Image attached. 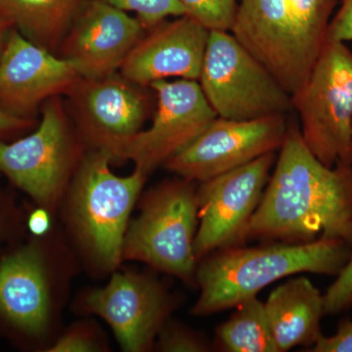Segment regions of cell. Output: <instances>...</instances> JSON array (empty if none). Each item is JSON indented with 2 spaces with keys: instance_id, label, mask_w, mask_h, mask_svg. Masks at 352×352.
Masks as SVG:
<instances>
[{
  "instance_id": "obj_12",
  "label": "cell",
  "mask_w": 352,
  "mask_h": 352,
  "mask_svg": "<svg viewBox=\"0 0 352 352\" xmlns=\"http://www.w3.org/2000/svg\"><path fill=\"white\" fill-rule=\"evenodd\" d=\"M120 74L82 78L68 94L83 142L107 153L112 163L147 117V95Z\"/></svg>"
},
{
  "instance_id": "obj_27",
  "label": "cell",
  "mask_w": 352,
  "mask_h": 352,
  "mask_svg": "<svg viewBox=\"0 0 352 352\" xmlns=\"http://www.w3.org/2000/svg\"><path fill=\"white\" fill-rule=\"evenodd\" d=\"M310 351L352 352V321H342L332 337H325L321 333Z\"/></svg>"
},
{
  "instance_id": "obj_20",
  "label": "cell",
  "mask_w": 352,
  "mask_h": 352,
  "mask_svg": "<svg viewBox=\"0 0 352 352\" xmlns=\"http://www.w3.org/2000/svg\"><path fill=\"white\" fill-rule=\"evenodd\" d=\"M336 4L337 0H288L296 58L305 80L327 43Z\"/></svg>"
},
{
  "instance_id": "obj_4",
  "label": "cell",
  "mask_w": 352,
  "mask_h": 352,
  "mask_svg": "<svg viewBox=\"0 0 352 352\" xmlns=\"http://www.w3.org/2000/svg\"><path fill=\"white\" fill-rule=\"evenodd\" d=\"M199 226L198 193L193 182L157 185L141 201L122 245V261H141L186 283H196L194 242Z\"/></svg>"
},
{
  "instance_id": "obj_30",
  "label": "cell",
  "mask_w": 352,
  "mask_h": 352,
  "mask_svg": "<svg viewBox=\"0 0 352 352\" xmlns=\"http://www.w3.org/2000/svg\"><path fill=\"white\" fill-rule=\"evenodd\" d=\"M30 231L36 237H43L50 231L51 222L50 214L43 208L39 207L38 210L32 212L29 217Z\"/></svg>"
},
{
  "instance_id": "obj_21",
  "label": "cell",
  "mask_w": 352,
  "mask_h": 352,
  "mask_svg": "<svg viewBox=\"0 0 352 352\" xmlns=\"http://www.w3.org/2000/svg\"><path fill=\"white\" fill-rule=\"evenodd\" d=\"M217 329V338L229 352H278L264 302L252 296L238 305Z\"/></svg>"
},
{
  "instance_id": "obj_11",
  "label": "cell",
  "mask_w": 352,
  "mask_h": 352,
  "mask_svg": "<svg viewBox=\"0 0 352 352\" xmlns=\"http://www.w3.org/2000/svg\"><path fill=\"white\" fill-rule=\"evenodd\" d=\"M288 127L283 115L252 120L217 117L164 166L189 182H208L275 153L283 144Z\"/></svg>"
},
{
  "instance_id": "obj_6",
  "label": "cell",
  "mask_w": 352,
  "mask_h": 352,
  "mask_svg": "<svg viewBox=\"0 0 352 352\" xmlns=\"http://www.w3.org/2000/svg\"><path fill=\"white\" fill-rule=\"evenodd\" d=\"M291 101L308 150L329 168L352 164V51L346 43L327 38Z\"/></svg>"
},
{
  "instance_id": "obj_22",
  "label": "cell",
  "mask_w": 352,
  "mask_h": 352,
  "mask_svg": "<svg viewBox=\"0 0 352 352\" xmlns=\"http://www.w3.org/2000/svg\"><path fill=\"white\" fill-rule=\"evenodd\" d=\"M186 16L208 31L230 32L239 2L238 0H179Z\"/></svg>"
},
{
  "instance_id": "obj_24",
  "label": "cell",
  "mask_w": 352,
  "mask_h": 352,
  "mask_svg": "<svg viewBox=\"0 0 352 352\" xmlns=\"http://www.w3.org/2000/svg\"><path fill=\"white\" fill-rule=\"evenodd\" d=\"M155 346L164 352H207L212 346L203 333L182 325L170 318L164 324L157 337Z\"/></svg>"
},
{
  "instance_id": "obj_3",
  "label": "cell",
  "mask_w": 352,
  "mask_h": 352,
  "mask_svg": "<svg viewBox=\"0 0 352 352\" xmlns=\"http://www.w3.org/2000/svg\"><path fill=\"white\" fill-rule=\"evenodd\" d=\"M111 164L107 153L94 150L85 155L60 206L76 247L100 274L113 272L122 263L129 217L148 177L138 168L131 175H116Z\"/></svg>"
},
{
  "instance_id": "obj_19",
  "label": "cell",
  "mask_w": 352,
  "mask_h": 352,
  "mask_svg": "<svg viewBox=\"0 0 352 352\" xmlns=\"http://www.w3.org/2000/svg\"><path fill=\"white\" fill-rule=\"evenodd\" d=\"M83 0H0V19L41 47H60Z\"/></svg>"
},
{
  "instance_id": "obj_16",
  "label": "cell",
  "mask_w": 352,
  "mask_h": 352,
  "mask_svg": "<svg viewBox=\"0 0 352 352\" xmlns=\"http://www.w3.org/2000/svg\"><path fill=\"white\" fill-rule=\"evenodd\" d=\"M45 254L41 245L32 243L0 259V315L32 338L45 336L54 314Z\"/></svg>"
},
{
  "instance_id": "obj_10",
  "label": "cell",
  "mask_w": 352,
  "mask_h": 352,
  "mask_svg": "<svg viewBox=\"0 0 352 352\" xmlns=\"http://www.w3.org/2000/svg\"><path fill=\"white\" fill-rule=\"evenodd\" d=\"M274 153L201 182L197 190L199 226L194 252L201 261L217 250L242 244L263 195Z\"/></svg>"
},
{
  "instance_id": "obj_2",
  "label": "cell",
  "mask_w": 352,
  "mask_h": 352,
  "mask_svg": "<svg viewBox=\"0 0 352 352\" xmlns=\"http://www.w3.org/2000/svg\"><path fill=\"white\" fill-rule=\"evenodd\" d=\"M349 243L321 238L305 244L281 243L258 248H226L197 266L200 296L192 314H217L258 296L282 278L302 272L338 275L351 256Z\"/></svg>"
},
{
  "instance_id": "obj_25",
  "label": "cell",
  "mask_w": 352,
  "mask_h": 352,
  "mask_svg": "<svg viewBox=\"0 0 352 352\" xmlns=\"http://www.w3.org/2000/svg\"><path fill=\"white\" fill-rule=\"evenodd\" d=\"M105 349L100 337L87 324H78L69 329L47 349L50 352L102 351Z\"/></svg>"
},
{
  "instance_id": "obj_23",
  "label": "cell",
  "mask_w": 352,
  "mask_h": 352,
  "mask_svg": "<svg viewBox=\"0 0 352 352\" xmlns=\"http://www.w3.org/2000/svg\"><path fill=\"white\" fill-rule=\"evenodd\" d=\"M124 12H133L146 30L156 27L168 17L186 15L179 0H101Z\"/></svg>"
},
{
  "instance_id": "obj_29",
  "label": "cell",
  "mask_w": 352,
  "mask_h": 352,
  "mask_svg": "<svg viewBox=\"0 0 352 352\" xmlns=\"http://www.w3.org/2000/svg\"><path fill=\"white\" fill-rule=\"evenodd\" d=\"M34 119L18 117L0 109V140L34 126Z\"/></svg>"
},
{
  "instance_id": "obj_14",
  "label": "cell",
  "mask_w": 352,
  "mask_h": 352,
  "mask_svg": "<svg viewBox=\"0 0 352 352\" xmlns=\"http://www.w3.org/2000/svg\"><path fill=\"white\" fill-rule=\"evenodd\" d=\"M145 31L127 12L101 0H83L60 45L61 57L82 78H105L120 71Z\"/></svg>"
},
{
  "instance_id": "obj_31",
  "label": "cell",
  "mask_w": 352,
  "mask_h": 352,
  "mask_svg": "<svg viewBox=\"0 0 352 352\" xmlns=\"http://www.w3.org/2000/svg\"><path fill=\"white\" fill-rule=\"evenodd\" d=\"M11 28L0 19V56H1L2 51H3L4 45H6V41L7 36H8L9 30Z\"/></svg>"
},
{
  "instance_id": "obj_26",
  "label": "cell",
  "mask_w": 352,
  "mask_h": 352,
  "mask_svg": "<svg viewBox=\"0 0 352 352\" xmlns=\"http://www.w3.org/2000/svg\"><path fill=\"white\" fill-rule=\"evenodd\" d=\"M324 298L325 314L344 311L352 305V252L337 280L329 287Z\"/></svg>"
},
{
  "instance_id": "obj_7",
  "label": "cell",
  "mask_w": 352,
  "mask_h": 352,
  "mask_svg": "<svg viewBox=\"0 0 352 352\" xmlns=\"http://www.w3.org/2000/svg\"><path fill=\"white\" fill-rule=\"evenodd\" d=\"M199 80L222 119L286 116L293 109L291 95L230 32H210Z\"/></svg>"
},
{
  "instance_id": "obj_9",
  "label": "cell",
  "mask_w": 352,
  "mask_h": 352,
  "mask_svg": "<svg viewBox=\"0 0 352 352\" xmlns=\"http://www.w3.org/2000/svg\"><path fill=\"white\" fill-rule=\"evenodd\" d=\"M173 308L175 300L156 278L134 271L113 272L105 287L87 292L78 307L107 322L127 352L150 351Z\"/></svg>"
},
{
  "instance_id": "obj_5",
  "label": "cell",
  "mask_w": 352,
  "mask_h": 352,
  "mask_svg": "<svg viewBox=\"0 0 352 352\" xmlns=\"http://www.w3.org/2000/svg\"><path fill=\"white\" fill-rule=\"evenodd\" d=\"M82 141L59 96L53 97L43 104L36 131L14 142L0 140V173L53 214L85 157Z\"/></svg>"
},
{
  "instance_id": "obj_18",
  "label": "cell",
  "mask_w": 352,
  "mask_h": 352,
  "mask_svg": "<svg viewBox=\"0 0 352 352\" xmlns=\"http://www.w3.org/2000/svg\"><path fill=\"white\" fill-rule=\"evenodd\" d=\"M264 307L278 352L314 346L321 335L324 298L307 278H293L277 287Z\"/></svg>"
},
{
  "instance_id": "obj_28",
  "label": "cell",
  "mask_w": 352,
  "mask_h": 352,
  "mask_svg": "<svg viewBox=\"0 0 352 352\" xmlns=\"http://www.w3.org/2000/svg\"><path fill=\"white\" fill-rule=\"evenodd\" d=\"M328 38L333 41H352V0H342L340 10L331 20Z\"/></svg>"
},
{
  "instance_id": "obj_8",
  "label": "cell",
  "mask_w": 352,
  "mask_h": 352,
  "mask_svg": "<svg viewBox=\"0 0 352 352\" xmlns=\"http://www.w3.org/2000/svg\"><path fill=\"white\" fill-rule=\"evenodd\" d=\"M157 111L152 126L120 149L115 162L132 161L146 175L191 144L217 118L198 80H157Z\"/></svg>"
},
{
  "instance_id": "obj_1",
  "label": "cell",
  "mask_w": 352,
  "mask_h": 352,
  "mask_svg": "<svg viewBox=\"0 0 352 352\" xmlns=\"http://www.w3.org/2000/svg\"><path fill=\"white\" fill-rule=\"evenodd\" d=\"M321 238L352 244V164L329 168L288 127L276 166L245 240L305 244Z\"/></svg>"
},
{
  "instance_id": "obj_32",
  "label": "cell",
  "mask_w": 352,
  "mask_h": 352,
  "mask_svg": "<svg viewBox=\"0 0 352 352\" xmlns=\"http://www.w3.org/2000/svg\"><path fill=\"white\" fill-rule=\"evenodd\" d=\"M351 164H352V148H351Z\"/></svg>"
},
{
  "instance_id": "obj_15",
  "label": "cell",
  "mask_w": 352,
  "mask_h": 352,
  "mask_svg": "<svg viewBox=\"0 0 352 352\" xmlns=\"http://www.w3.org/2000/svg\"><path fill=\"white\" fill-rule=\"evenodd\" d=\"M148 31L127 55L120 75L143 87L168 78L199 80L208 30L184 15Z\"/></svg>"
},
{
  "instance_id": "obj_17",
  "label": "cell",
  "mask_w": 352,
  "mask_h": 352,
  "mask_svg": "<svg viewBox=\"0 0 352 352\" xmlns=\"http://www.w3.org/2000/svg\"><path fill=\"white\" fill-rule=\"evenodd\" d=\"M230 32L289 95L302 87L288 0H241Z\"/></svg>"
},
{
  "instance_id": "obj_13",
  "label": "cell",
  "mask_w": 352,
  "mask_h": 352,
  "mask_svg": "<svg viewBox=\"0 0 352 352\" xmlns=\"http://www.w3.org/2000/svg\"><path fill=\"white\" fill-rule=\"evenodd\" d=\"M75 66L11 28L0 56V109L32 119L39 105L82 80Z\"/></svg>"
}]
</instances>
